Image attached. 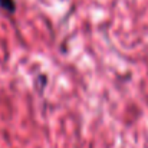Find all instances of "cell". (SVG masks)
<instances>
[{
    "label": "cell",
    "instance_id": "6da1fadb",
    "mask_svg": "<svg viewBox=\"0 0 148 148\" xmlns=\"http://www.w3.org/2000/svg\"><path fill=\"white\" fill-rule=\"evenodd\" d=\"M0 7L6 10L7 13H14L16 12V1L14 0H0Z\"/></svg>",
    "mask_w": 148,
    "mask_h": 148
}]
</instances>
